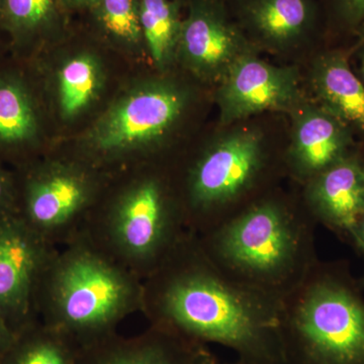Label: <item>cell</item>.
Here are the masks:
<instances>
[{
    "mask_svg": "<svg viewBox=\"0 0 364 364\" xmlns=\"http://www.w3.org/2000/svg\"><path fill=\"white\" fill-rule=\"evenodd\" d=\"M147 308L153 325L183 338L221 345L246 364H287L282 301L244 286L210 259L186 232L151 274Z\"/></svg>",
    "mask_w": 364,
    "mask_h": 364,
    "instance_id": "1",
    "label": "cell"
},
{
    "mask_svg": "<svg viewBox=\"0 0 364 364\" xmlns=\"http://www.w3.org/2000/svg\"><path fill=\"white\" fill-rule=\"evenodd\" d=\"M317 226L301 198L272 191L196 236L210 259L230 277L282 301L320 261Z\"/></svg>",
    "mask_w": 364,
    "mask_h": 364,
    "instance_id": "2",
    "label": "cell"
},
{
    "mask_svg": "<svg viewBox=\"0 0 364 364\" xmlns=\"http://www.w3.org/2000/svg\"><path fill=\"white\" fill-rule=\"evenodd\" d=\"M347 261H318L282 301L287 364H364V296Z\"/></svg>",
    "mask_w": 364,
    "mask_h": 364,
    "instance_id": "3",
    "label": "cell"
},
{
    "mask_svg": "<svg viewBox=\"0 0 364 364\" xmlns=\"http://www.w3.org/2000/svg\"><path fill=\"white\" fill-rule=\"evenodd\" d=\"M140 289L127 273L88 248H75L51 260L37 294L45 324L81 348L114 335L117 323L131 312Z\"/></svg>",
    "mask_w": 364,
    "mask_h": 364,
    "instance_id": "4",
    "label": "cell"
},
{
    "mask_svg": "<svg viewBox=\"0 0 364 364\" xmlns=\"http://www.w3.org/2000/svg\"><path fill=\"white\" fill-rule=\"evenodd\" d=\"M272 160L259 132L239 130L203 150L184 179L186 230L203 235L272 193Z\"/></svg>",
    "mask_w": 364,
    "mask_h": 364,
    "instance_id": "5",
    "label": "cell"
},
{
    "mask_svg": "<svg viewBox=\"0 0 364 364\" xmlns=\"http://www.w3.org/2000/svg\"><path fill=\"white\" fill-rule=\"evenodd\" d=\"M109 232L117 250L152 274L188 232L182 202L159 177H144L117 200Z\"/></svg>",
    "mask_w": 364,
    "mask_h": 364,
    "instance_id": "6",
    "label": "cell"
},
{
    "mask_svg": "<svg viewBox=\"0 0 364 364\" xmlns=\"http://www.w3.org/2000/svg\"><path fill=\"white\" fill-rule=\"evenodd\" d=\"M188 105V92L171 81L138 86L98 119L88 134V145L111 156L150 147L168 135Z\"/></svg>",
    "mask_w": 364,
    "mask_h": 364,
    "instance_id": "7",
    "label": "cell"
},
{
    "mask_svg": "<svg viewBox=\"0 0 364 364\" xmlns=\"http://www.w3.org/2000/svg\"><path fill=\"white\" fill-rule=\"evenodd\" d=\"M51 260L48 241L18 215L0 219V317L14 334L35 322L38 291Z\"/></svg>",
    "mask_w": 364,
    "mask_h": 364,
    "instance_id": "8",
    "label": "cell"
},
{
    "mask_svg": "<svg viewBox=\"0 0 364 364\" xmlns=\"http://www.w3.org/2000/svg\"><path fill=\"white\" fill-rule=\"evenodd\" d=\"M251 52L252 44L228 16L221 0H189L176 50L186 68L203 80L220 83Z\"/></svg>",
    "mask_w": 364,
    "mask_h": 364,
    "instance_id": "9",
    "label": "cell"
},
{
    "mask_svg": "<svg viewBox=\"0 0 364 364\" xmlns=\"http://www.w3.org/2000/svg\"><path fill=\"white\" fill-rule=\"evenodd\" d=\"M16 176V215L48 241L85 210L90 200V181L70 167L28 164Z\"/></svg>",
    "mask_w": 364,
    "mask_h": 364,
    "instance_id": "10",
    "label": "cell"
},
{
    "mask_svg": "<svg viewBox=\"0 0 364 364\" xmlns=\"http://www.w3.org/2000/svg\"><path fill=\"white\" fill-rule=\"evenodd\" d=\"M215 97L225 124L263 112H293L301 100L298 70L272 65L248 53L223 78Z\"/></svg>",
    "mask_w": 364,
    "mask_h": 364,
    "instance_id": "11",
    "label": "cell"
},
{
    "mask_svg": "<svg viewBox=\"0 0 364 364\" xmlns=\"http://www.w3.org/2000/svg\"><path fill=\"white\" fill-rule=\"evenodd\" d=\"M363 165L351 153L303 184L301 200L314 221L347 241L364 213Z\"/></svg>",
    "mask_w": 364,
    "mask_h": 364,
    "instance_id": "12",
    "label": "cell"
},
{
    "mask_svg": "<svg viewBox=\"0 0 364 364\" xmlns=\"http://www.w3.org/2000/svg\"><path fill=\"white\" fill-rule=\"evenodd\" d=\"M284 156L289 173L304 184L351 154L349 127L321 107H296Z\"/></svg>",
    "mask_w": 364,
    "mask_h": 364,
    "instance_id": "13",
    "label": "cell"
},
{
    "mask_svg": "<svg viewBox=\"0 0 364 364\" xmlns=\"http://www.w3.org/2000/svg\"><path fill=\"white\" fill-rule=\"evenodd\" d=\"M210 354L207 345L153 325L136 338L114 334L83 347L78 364H200Z\"/></svg>",
    "mask_w": 364,
    "mask_h": 364,
    "instance_id": "14",
    "label": "cell"
},
{
    "mask_svg": "<svg viewBox=\"0 0 364 364\" xmlns=\"http://www.w3.org/2000/svg\"><path fill=\"white\" fill-rule=\"evenodd\" d=\"M28 80L21 68H0V162L23 156L39 142V105Z\"/></svg>",
    "mask_w": 364,
    "mask_h": 364,
    "instance_id": "15",
    "label": "cell"
},
{
    "mask_svg": "<svg viewBox=\"0 0 364 364\" xmlns=\"http://www.w3.org/2000/svg\"><path fill=\"white\" fill-rule=\"evenodd\" d=\"M242 21L261 44L284 50L299 44L315 26L313 0H246Z\"/></svg>",
    "mask_w": 364,
    "mask_h": 364,
    "instance_id": "16",
    "label": "cell"
},
{
    "mask_svg": "<svg viewBox=\"0 0 364 364\" xmlns=\"http://www.w3.org/2000/svg\"><path fill=\"white\" fill-rule=\"evenodd\" d=\"M311 82L323 109L364 132V85L352 72L347 53L330 52L316 60Z\"/></svg>",
    "mask_w": 364,
    "mask_h": 364,
    "instance_id": "17",
    "label": "cell"
},
{
    "mask_svg": "<svg viewBox=\"0 0 364 364\" xmlns=\"http://www.w3.org/2000/svg\"><path fill=\"white\" fill-rule=\"evenodd\" d=\"M66 11L61 0H1L0 31L14 49L23 51L58 33Z\"/></svg>",
    "mask_w": 364,
    "mask_h": 364,
    "instance_id": "18",
    "label": "cell"
},
{
    "mask_svg": "<svg viewBox=\"0 0 364 364\" xmlns=\"http://www.w3.org/2000/svg\"><path fill=\"white\" fill-rule=\"evenodd\" d=\"M80 351L61 332L33 322L16 333L0 364H78Z\"/></svg>",
    "mask_w": 364,
    "mask_h": 364,
    "instance_id": "19",
    "label": "cell"
},
{
    "mask_svg": "<svg viewBox=\"0 0 364 364\" xmlns=\"http://www.w3.org/2000/svg\"><path fill=\"white\" fill-rule=\"evenodd\" d=\"M144 44L153 61L164 68L176 57L182 20L173 0H140Z\"/></svg>",
    "mask_w": 364,
    "mask_h": 364,
    "instance_id": "20",
    "label": "cell"
},
{
    "mask_svg": "<svg viewBox=\"0 0 364 364\" xmlns=\"http://www.w3.org/2000/svg\"><path fill=\"white\" fill-rule=\"evenodd\" d=\"M102 80V66L90 53H80L66 61L58 73L59 104L63 117L71 119L87 109L97 97Z\"/></svg>",
    "mask_w": 364,
    "mask_h": 364,
    "instance_id": "21",
    "label": "cell"
},
{
    "mask_svg": "<svg viewBox=\"0 0 364 364\" xmlns=\"http://www.w3.org/2000/svg\"><path fill=\"white\" fill-rule=\"evenodd\" d=\"M90 11L98 31L114 44L127 48L144 44L140 0H97Z\"/></svg>",
    "mask_w": 364,
    "mask_h": 364,
    "instance_id": "22",
    "label": "cell"
},
{
    "mask_svg": "<svg viewBox=\"0 0 364 364\" xmlns=\"http://www.w3.org/2000/svg\"><path fill=\"white\" fill-rule=\"evenodd\" d=\"M16 214V174L4 168L0 162V219Z\"/></svg>",
    "mask_w": 364,
    "mask_h": 364,
    "instance_id": "23",
    "label": "cell"
},
{
    "mask_svg": "<svg viewBox=\"0 0 364 364\" xmlns=\"http://www.w3.org/2000/svg\"><path fill=\"white\" fill-rule=\"evenodd\" d=\"M333 9L342 25L355 30L364 21V0H332Z\"/></svg>",
    "mask_w": 364,
    "mask_h": 364,
    "instance_id": "24",
    "label": "cell"
},
{
    "mask_svg": "<svg viewBox=\"0 0 364 364\" xmlns=\"http://www.w3.org/2000/svg\"><path fill=\"white\" fill-rule=\"evenodd\" d=\"M349 242H351L359 252L364 255V213L360 215L352 228Z\"/></svg>",
    "mask_w": 364,
    "mask_h": 364,
    "instance_id": "25",
    "label": "cell"
},
{
    "mask_svg": "<svg viewBox=\"0 0 364 364\" xmlns=\"http://www.w3.org/2000/svg\"><path fill=\"white\" fill-rule=\"evenodd\" d=\"M14 336H16V334L9 329V326L0 317V363H1L2 358L6 355V351L9 350V347L13 343Z\"/></svg>",
    "mask_w": 364,
    "mask_h": 364,
    "instance_id": "26",
    "label": "cell"
},
{
    "mask_svg": "<svg viewBox=\"0 0 364 364\" xmlns=\"http://www.w3.org/2000/svg\"><path fill=\"white\" fill-rule=\"evenodd\" d=\"M67 11H90L97 0H61Z\"/></svg>",
    "mask_w": 364,
    "mask_h": 364,
    "instance_id": "27",
    "label": "cell"
},
{
    "mask_svg": "<svg viewBox=\"0 0 364 364\" xmlns=\"http://www.w3.org/2000/svg\"><path fill=\"white\" fill-rule=\"evenodd\" d=\"M358 38V47L364 46V21L353 31Z\"/></svg>",
    "mask_w": 364,
    "mask_h": 364,
    "instance_id": "28",
    "label": "cell"
},
{
    "mask_svg": "<svg viewBox=\"0 0 364 364\" xmlns=\"http://www.w3.org/2000/svg\"><path fill=\"white\" fill-rule=\"evenodd\" d=\"M200 364H246V363H241V361H239V360L235 361V363H221V361L218 360V359L215 358V356L213 355V354H210V355H208V358H205V360H203V363Z\"/></svg>",
    "mask_w": 364,
    "mask_h": 364,
    "instance_id": "29",
    "label": "cell"
},
{
    "mask_svg": "<svg viewBox=\"0 0 364 364\" xmlns=\"http://www.w3.org/2000/svg\"><path fill=\"white\" fill-rule=\"evenodd\" d=\"M360 64L361 76H363V79L364 81V46H363V50H361L360 52Z\"/></svg>",
    "mask_w": 364,
    "mask_h": 364,
    "instance_id": "30",
    "label": "cell"
},
{
    "mask_svg": "<svg viewBox=\"0 0 364 364\" xmlns=\"http://www.w3.org/2000/svg\"><path fill=\"white\" fill-rule=\"evenodd\" d=\"M358 284H359V286L363 287V289H364V273H363V277H361L360 279H358Z\"/></svg>",
    "mask_w": 364,
    "mask_h": 364,
    "instance_id": "31",
    "label": "cell"
},
{
    "mask_svg": "<svg viewBox=\"0 0 364 364\" xmlns=\"http://www.w3.org/2000/svg\"><path fill=\"white\" fill-rule=\"evenodd\" d=\"M0 18H1V0H0Z\"/></svg>",
    "mask_w": 364,
    "mask_h": 364,
    "instance_id": "32",
    "label": "cell"
},
{
    "mask_svg": "<svg viewBox=\"0 0 364 364\" xmlns=\"http://www.w3.org/2000/svg\"><path fill=\"white\" fill-rule=\"evenodd\" d=\"M363 170H364V165H363Z\"/></svg>",
    "mask_w": 364,
    "mask_h": 364,
    "instance_id": "33",
    "label": "cell"
}]
</instances>
